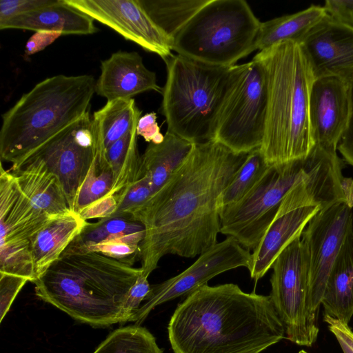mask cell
Returning a JSON list of instances; mask_svg holds the SVG:
<instances>
[{"instance_id": "8fae6325", "label": "cell", "mask_w": 353, "mask_h": 353, "mask_svg": "<svg viewBox=\"0 0 353 353\" xmlns=\"http://www.w3.org/2000/svg\"><path fill=\"white\" fill-rule=\"evenodd\" d=\"M352 227V208L340 201L319 211L301 234L307 274V307L317 321L330 272Z\"/></svg>"}, {"instance_id": "83f0119b", "label": "cell", "mask_w": 353, "mask_h": 353, "mask_svg": "<svg viewBox=\"0 0 353 353\" xmlns=\"http://www.w3.org/2000/svg\"><path fill=\"white\" fill-rule=\"evenodd\" d=\"M93 353H163L153 334L140 325L112 331Z\"/></svg>"}, {"instance_id": "d6986e66", "label": "cell", "mask_w": 353, "mask_h": 353, "mask_svg": "<svg viewBox=\"0 0 353 353\" xmlns=\"http://www.w3.org/2000/svg\"><path fill=\"white\" fill-rule=\"evenodd\" d=\"M9 171L38 211L49 217L72 212L58 178L40 160L30 158Z\"/></svg>"}, {"instance_id": "44dd1931", "label": "cell", "mask_w": 353, "mask_h": 353, "mask_svg": "<svg viewBox=\"0 0 353 353\" xmlns=\"http://www.w3.org/2000/svg\"><path fill=\"white\" fill-rule=\"evenodd\" d=\"M87 223L79 214L72 211L51 217L32 236L30 250L36 280L61 257Z\"/></svg>"}, {"instance_id": "4fadbf2b", "label": "cell", "mask_w": 353, "mask_h": 353, "mask_svg": "<svg viewBox=\"0 0 353 353\" xmlns=\"http://www.w3.org/2000/svg\"><path fill=\"white\" fill-rule=\"evenodd\" d=\"M252 254L234 238L217 242L179 274L151 285L150 292L132 321L140 325L157 305L179 296L188 295L207 284L214 276L240 267L249 268Z\"/></svg>"}, {"instance_id": "f35d334b", "label": "cell", "mask_w": 353, "mask_h": 353, "mask_svg": "<svg viewBox=\"0 0 353 353\" xmlns=\"http://www.w3.org/2000/svg\"><path fill=\"white\" fill-rule=\"evenodd\" d=\"M117 202L115 196H105L81 211L79 214L87 221L93 218L110 217L115 211Z\"/></svg>"}, {"instance_id": "836d02e7", "label": "cell", "mask_w": 353, "mask_h": 353, "mask_svg": "<svg viewBox=\"0 0 353 353\" xmlns=\"http://www.w3.org/2000/svg\"><path fill=\"white\" fill-rule=\"evenodd\" d=\"M57 0H1L0 23L17 15L46 7Z\"/></svg>"}, {"instance_id": "277c9868", "label": "cell", "mask_w": 353, "mask_h": 353, "mask_svg": "<svg viewBox=\"0 0 353 353\" xmlns=\"http://www.w3.org/2000/svg\"><path fill=\"white\" fill-rule=\"evenodd\" d=\"M253 59L263 66L268 85L264 137L260 150L271 165L305 158L314 143L309 100L314 80L299 45L292 41L259 51Z\"/></svg>"}, {"instance_id": "ab89813d", "label": "cell", "mask_w": 353, "mask_h": 353, "mask_svg": "<svg viewBox=\"0 0 353 353\" xmlns=\"http://www.w3.org/2000/svg\"><path fill=\"white\" fill-rule=\"evenodd\" d=\"M350 113L347 128L343 132L337 149L344 159L353 166V81L350 84Z\"/></svg>"}, {"instance_id": "9a60e30c", "label": "cell", "mask_w": 353, "mask_h": 353, "mask_svg": "<svg viewBox=\"0 0 353 353\" xmlns=\"http://www.w3.org/2000/svg\"><path fill=\"white\" fill-rule=\"evenodd\" d=\"M314 79L335 77L353 81V29L326 14L299 43Z\"/></svg>"}, {"instance_id": "60d3db41", "label": "cell", "mask_w": 353, "mask_h": 353, "mask_svg": "<svg viewBox=\"0 0 353 353\" xmlns=\"http://www.w3.org/2000/svg\"><path fill=\"white\" fill-rule=\"evenodd\" d=\"M61 35V33L56 32H36L26 43V54L29 56L43 50Z\"/></svg>"}, {"instance_id": "5b68a950", "label": "cell", "mask_w": 353, "mask_h": 353, "mask_svg": "<svg viewBox=\"0 0 353 353\" xmlns=\"http://www.w3.org/2000/svg\"><path fill=\"white\" fill-rule=\"evenodd\" d=\"M92 75L48 77L2 115L0 157L15 170L37 150L88 111L95 93Z\"/></svg>"}, {"instance_id": "d6a6232c", "label": "cell", "mask_w": 353, "mask_h": 353, "mask_svg": "<svg viewBox=\"0 0 353 353\" xmlns=\"http://www.w3.org/2000/svg\"><path fill=\"white\" fill-rule=\"evenodd\" d=\"M29 281L13 274L0 273V322H2L18 293Z\"/></svg>"}, {"instance_id": "7c38bea8", "label": "cell", "mask_w": 353, "mask_h": 353, "mask_svg": "<svg viewBox=\"0 0 353 353\" xmlns=\"http://www.w3.org/2000/svg\"><path fill=\"white\" fill-rule=\"evenodd\" d=\"M95 154V134L88 112L53 136L27 159L40 160L58 178L69 207L74 212Z\"/></svg>"}, {"instance_id": "7a4b0ae2", "label": "cell", "mask_w": 353, "mask_h": 353, "mask_svg": "<svg viewBox=\"0 0 353 353\" xmlns=\"http://www.w3.org/2000/svg\"><path fill=\"white\" fill-rule=\"evenodd\" d=\"M174 353H261L285 338L270 296L205 284L178 305L168 326Z\"/></svg>"}, {"instance_id": "5bb4252c", "label": "cell", "mask_w": 353, "mask_h": 353, "mask_svg": "<svg viewBox=\"0 0 353 353\" xmlns=\"http://www.w3.org/2000/svg\"><path fill=\"white\" fill-rule=\"evenodd\" d=\"M64 1L163 60L172 55V39L153 22L139 0Z\"/></svg>"}, {"instance_id": "8992f818", "label": "cell", "mask_w": 353, "mask_h": 353, "mask_svg": "<svg viewBox=\"0 0 353 353\" xmlns=\"http://www.w3.org/2000/svg\"><path fill=\"white\" fill-rule=\"evenodd\" d=\"M164 61L167 79L161 112L167 131L194 144L214 141L230 67L205 65L179 54Z\"/></svg>"}, {"instance_id": "7402d4cb", "label": "cell", "mask_w": 353, "mask_h": 353, "mask_svg": "<svg viewBox=\"0 0 353 353\" xmlns=\"http://www.w3.org/2000/svg\"><path fill=\"white\" fill-rule=\"evenodd\" d=\"M321 305L325 314L345 324L353 316V227L332 265Z\"/></svg>"}, {"instance_id": "cb8c5ba5", "label": "cell", "mask_w": 353, "mask_h": 353, "mask_svg": "<svg viewBox=\"0 0 353 353\" xmlns=\"http://www.w3.org/2000/svg\"><path fill=\"white\" fill-rule=\"evenodd\" d=\"M141 111L133 99L107 101L94 112L92 124L96 139V152L105 154L106 150L137 127Z\"/></svg>"}, {"instance_id": "9c48e42d", "label": "cell", "mask_w": 353, "mask_h": 353, "mask_svg": "<svg viewBox=\"0 0 353 353\" xmlns=\"http://www.w3.org/2000/svg\"><path fill=\"white\" fill-rule=\"evenodd\" d=\"M268 85L265 69L257 60L230 67L214 140L236 153L260 148L265 132Z\"/></svg>"}, {"instance_id": "d4e9b609", "label": "cell", "mask_w": 353, "mask_h": 353, "mask_svg": "<svg viewBox=\"0 0 353 353\" xmlns=\"http://www.w3.org/2000/svg\"><path fill=\"white\" fill-rule=\"evenodd\" d=\"M326 14L323 6L312 5L298 12L261 22L256 50L262 51L286 41L299 44Z\"/></svg>"}, {"instance_id": "e575fe53", "label": "cell", "mask_w": 353, "mask_h": 353, "mask_svg": "<svg viewBox=\"0 0 353 353\" xmlns=\"http://www.w3.org/2000/svg\"><path fill=\"white\" fill-rule=\"evenodd\" d=\"M148 277V276L142 272L129 292L124 306V312L128 322L132 321L142 302L145 301L150 292L151 285L149 284Z\"/></svg>"}, {"instance_id": "52a82bcc", "label": "cell", "mask_w": 353, "mask_h": 353, "mask_svg": "<svg viewBox=\"0 0 353 353\" xmlns=\"http://www.w3.org/2000/svg\"><path fill=\"white\" fill-rule=\"evenodd\" d=\"M261 23L244 0H209L172 39V50L229 68L256 50Z\"/></svg>"}, {"instance_id": "4dcf8cb0", "label": "cell", "mask_w": 353, "mask_h": 353, "mask_svg": "<svg viewBox=\"0 0 353 353\" xmlns=\"http://www.w3.org/2000/svg\"><path fill=\"white\" fill-rule=\"evenodd\" d=\"M154 194L148 178L141 176L128 184L116 196L117 205L110 217L134 220Z\"/></svg>"}, {"instance_id": "8d00e7d4", "label": "cell", "mask_w": 353, "mask_h": 353, "mask_svg": "<svg viewBox=\"0 0 353 353\" xmlns=\"http://www.w3.org/2000/svg\"><path fill=\"white\" fill-rule=\"evenodd\" d=\"M323 319L337 339L343 353H353V331L348 324L326 314Z\"/></svg>"}, {"instance_id": "b9f144b4", "label": "cell", "mask_w": 353, "mask_h": 353, "mask_svg": "<svg viewBox=\"0 0 353 353\" xmlns=\"http://www.w3.org/2000/svg\"><path fill=\"white\" fill-rule=\"evenodd\" d=\"M342 188L345 199V203L351 208H353V179L352 178L343 177Z\"/></svg>"}, {"instance_id": "484cf974", "label": "cell", "mask_w": 353, "mask_h": 353, "mask_svg": "<svg viewBox=\"0 0 353 353\" xmlns=\"http://www.w3.org/2000/svg\"><path fill=\"white\" fill-rule=\"evenodd\" d=\"M145 233V226L141 222L121 217L103 218L94 223L88 222L64 252L115 240L141 245Z\"/></svg>"}, {"instance_id": "d590c367", "label": "cell", "mask_w": 353, "mask_h": 353, "mask_svg": "<svg viewBox=\"0 0 353 353\" xmlns=\"http://www.w3.org/2000/svg\"><path fill=\"white\" fill-rule=\"evenodd\" d=\"M323 8L334 21L353 29V0H326Z\"/></svg>"}, {"instance_id": "74e56055", "label": "cell", "mask_w": 353, "mask_h": 353, "mask_svg": "<svg viewBox=\"0 0 353 353\" xmlns=\"http://www.w3.org/2000/svg\"><path fill=\"white\" fill-rule=\"evenodd\" d=\"M137 132L138 135L149 143L159 144L164 140V135L160 132L155 112H150L140 117Z\"/></svg>"}, {"instance_id": "6da1fadb", "label": "cell", "mask_w": 353, "mask_h": 353, "mask_svg": "<svg viewBox=\"0 0 353 353\" xmlns=\"http://www.w3.org/2000/svg\"><path fill=\"white\" fill-rule=\"evenodd\" d=\"M248 153L215 141L194 144L169 181L134 217L145 226L141 268L148 276L166 254L194 258L217 243L221 197Z\"/></svg>"}, {"instance_id": "1f68e13d", "label": "cell", "mask_w": 353, "mask_h": 353, "mask_svg": "<svg viewBox=\"0 0 353 353\" xmlns=\"http://www.w3.org/2000/svg\"><path fill=\"white\" fill-rule=\"evenodd\" d=\"M76 252H97L130 265L140 260V245L124 240L101 242L92 245L79 248L63 254Z\"/></svg>"}, {"instance_id": "4316f807", "label": "cell", "mask_w": 353, "mask_h": 353, "mask_svg": "<svg viewBox=\"0 0 353 353\" xmlns=\"http://www.w3.org/2000/svg\"><path fill=\"white\" fill-rule=\"evenodd\" d=\"M209 0H139L153 22L172 39Z\"/></svg>"}, {"instance_id": "7bdbcfd3", "label": "cell", "mask_w": 353, "mask_h": 353, "mask_svg": "<svg viewBox=\"0 0 353 353\" xmlns=\"http://www.w3.org/2000/svg\"><path fill=\"white\" fill-rule=\"evenodd\" d=\"M298 353H307V352L304 350H301Z\"/></svg>"}, {"instance_id": "f1b7e54d", "label": "cell", "mask_w": 353, "mask_h": 353, "mask_svg": "<svg viewBox=\"0 0 353 353\" xmlns=\"http://www.w3.org/2000/svg\"><path fill=\"white\" fill-rule=\"evenodd\" d=\"M271 164L265 159L260 148L252 150L223 192L221 208L242 199L261 179Z\"/></svg>"}, {"instance_id": "30bf717a", "label": "cell", "mask_w": 353, "mask_h": 353, "mask_svg": "<svg viewBox=\"0 0 353 353\" xmlns=\"http://www.w3.org/2000/svg\"><path fill=\"white\" fill-rule=\"evenodd\" d=\"M301 236L296 237L274 261L269 295L285 330V338L312 346L319 334L318 321L307 307V274Z\"/></svg>"}, {"instance_id": "ba28073f", "label": "cell", "mask_w": 353, "mask_h": 353, "mask_svg": "<svg viewBox=\"0 0 353 353\" xmlns=\"http://www.w3.org/2000/svg\"><path fill=\"white\" fill-rule=\"evenodd\" d=\"M326 151L314 145L303 159L271 165L258 183L239 201L222 207L220 232L254 250L264 236L287 193L304 180Z\"/></svg>"}, {"instance_id": "e0dca14e", "label": "cell", "mask_w": 353, "mask_h": 353, "mask_svg": "<svg viewBox=\"0 0 353 353\" xmlns=\"http://www.w3.org/2000/svg\"><path fill=\"white\" fill-rule=\"evenodd\" d=\"M95 93L107 101L132 99L142 92H162L156 74L148 70L137 52L118 51L101 61Z\"/></svg>"}, {"instance_id": "ac0fdd59", "label": "cell", "mask_w": 353, "mask_h": 353, "mask_svg": "<svg viewBox=\"0 0 353 353\" xmlns=\"http://www.w3.org/2000/svg\"><path fill=\"white\" fill-rule=\"evenodd\" d=\"M0 170V244L30 240L51 217L35 209L2 164Z\"/></svg>"}, {"instance_id": "f546056e", "label": "cell", "mask_w": 353, "mask_h": 353, "mask_svg": "<svg viewBox=\"0 0 353 353\" xmlns=\"http://www.w3.org/2000/svg\"><path fill=\"white\" fill-rule=\"evenodd\" d=\"M30 240L0 244V273L19 276L34 283L36 276Z\"/></svg>"}, {"instance_id": "603a6c76", "label": "cell", "mask_w": 353, "mask_h": 353, "mask_svg": "<svg viewBox=\"0 0 353 353\" xmlns=\"http://www.w3.org/2000/svg\"><path fill=\"white\" fill-rule=\"evenodd\" d=\"M194 143L166 132L159 144L150 143L141 156L139 178L150 181L154 194L177 172L191 152Z\"/></svg>"}, {"instance_id": "ffe728a7", "label": "cell", "mask_w": 353, "mask_h": 353, "mask_svg": "<svg viewBox=\"0 0 353 353\" xmlns=\"http://www.w3.org/2000/svg\"><path fill=\"white\" fill-rule=\"evenodd\" d=\"M0 29L56 32L61 34H90L97 31L90 17L64 0H57L50 6L12 17L1 23Z\"/></svg>"}, {"instance_id": "2e32d148", "label": "cell", "mask_w": 353, "mask_h": 353, "mask_svg": "<svg viewBox=\"0 0 353 353\" xmlns=\"http://www.w3.org/2000/svg\"><path fill=\"white\" fill-rule=\"evenodd\" d=\"M350 85L335 77L315 79L309 100V119L314 145L336 154L350 118Z\"/></svg>"}, {"instance_id": "3957f363", "label": "cell", "mask_w": 353, "mask_h": 353, "mask_svg": "<svg viewBox=\"0 0 353 353\" xmlns=\"http://www.w3.org/2000/svg\"><path fill=\"white\" fill-rule=\"evenodd\" d=\"M141 268L97 252L62 254L34 282L38 299L94 327L128 322L124 306Z\"/></svg>"}]
</instances>
